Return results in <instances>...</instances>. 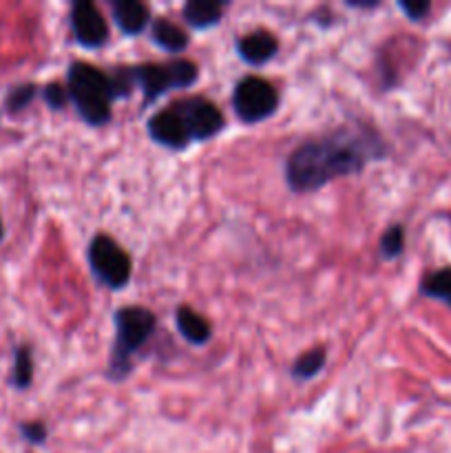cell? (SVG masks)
Segmentation results:
<instances>
[{
	"mask_svg": "<svg viewBox=\"0 0 451 453\" xmlns=\"http://www.w3.org/2000/svg\"><path fill=\"white\" fill-rule=\"evenodd\" d=\"M387 144L370 124H345L325 135L296 146L286 159V184L292 193L305 195L339 177L358 175L370 162L383 159Z\"/></svg>",
	"mask_w": 451,
	"mask_h": 453,
	"instance_id": "6da1fadb",
	"label": "cell"
},
{
	"mask_svg": "<svg viewBox=\"0 0 451 453\" xmlns=\"http://www.w3.org/2000/svg\"><path fill=\"white\" fill-rule=\"evenodd\" d=\"M135 91L131 66H119L104 73L88 62H71L66 69V93L75 111L88 127H104L113 118L115 100H124Z\"/></svg>",
	"mask_w": 451,
	"mask_h": 453,
	"instance_id": "7a4b0ae2",
	"label": "cell"
},
{
	"mask_svg": "<svg viewBox=\"0 0 451 453\" xmlns=\"http://www.w3.org/2000/svg\"><path fill=\"white\" fill-rule=\"evenodd\" d=\"M115 343L111 349L109 376L111 380H124L133 372V357L149 343L157 327V319L149 308L141 305H126V308L115 310Z\"/></svg>",
	"mask_w": 451,
	"mask_h": 453,
	"instance_id": "3957f363",
	"label": "cell"
},
{
	"mask_svg": "<svg viewBox=\"0 0 451 453\" xmlns=\"http://www.w3.org/2000/svg\"><path fill=\"white\" fill-rule=\"evenodd\" d=\"M131 75L135 87L144 93V104L159 100L172 88H190L199 78V69L193 60L177 58L171 62H146V65L131 66Z\"/></svg>",
	"mask_w": 451,
	"mask_h": 453,
	"instance_id": "277c9868",
	"label": "cell"
},
{
	"mask_svg": "<svg viewBox=\"0 0 451 453\" xmlns=\"http://www.w3.org/2000/svg\"><path fill=\"white\" fill-rule=\"evenodd\" d=\"M87 259L93 277L109 290H122L131 281V257L109 234L100 233L91 239L87 248Z\"/></svg>",
	"mask_w": 451,
	"mask_h": 453,
	"instance_id": "5b68a950",
	"label": "cell"
},
{
	"mask_svg": "<svg viewBox=\"0 0 451 453\" xmlns=\"http://www.w3.org/2000/svg\"><path fill=\"white\" fill-rule=\"evenodd\" d=\"M234 115L243 124H259L272 118L279 109V93L268 80L246 75L234 84L233 91Z\"/></svg>",
	"mask_w": 451,
	"mask_h": 453,
	"instance_id": "8992f818",
	"label": "cell"
},
{
	"mask_svg": "<svg viewBox=\"0 0 451 453\" xmlns=\"http://www.w3.org/2000/svg\"><path fill=\"white\" fill-rule=\"evenodd\" d=\"M172 109L180 115L190 144L193 142H206L219 135L226 128V118L219 106L203 97H186V100L172 102Z\"/></svg>",
	"mask_w": 451,
	"mask_h": 453,
	"instance_id": "52a82bcc",
	"label": "cell"
},
{
	"mask_svg": "<svg viewBox=\"0 0 451 453\" xmlns=\"http://www.w3.org/2000/svg\"><path fill=\"white\" fill-rule=\"evenodd\" d=\"M69 25L75 42L84 49H100L109 40V25L91 0H75L71 4Z\"/></svg>",
	"mask_w": 451,
	"mask_h": 453,
	"instance_id": "ba28073f",
	"label": "cell"
},
{
	"mask_svg": "<svg viewBox=\"0 0 451 453\" xmlns=\"http://www.w3.org/2000/svg\"><path fill=\"white\" fill-rule=\"evenodd\" d=\"M146 131H149L150 140L155 144L164 146L168 150H184L190 146L188 133H186L184 124H181L180 115L172 109V104H168L166 109L150 115L149 124H146Z\"/></svg>",
	"mask_w": 451,
	"mask_h": 453,
	"instance_id": "9c48e42d",
	"label": "cell"
},
{
	"mask_svg": "<svg viewBox=\"0 0 451 453\" xmlns=\"http://www.w3.org/2000/svg\"><path fill=\"white\" fill-rule=\"evenodd\" d=\"M234 49H237V56L241 58L246 65L261 66L277 56L279 40L277 35H272L270 31L256 29L246 35H239L237 42H234Z\"/></svg>",
	"mask_w": 451,
	"mask_h": 453,
	"instance_id": "30bf717a",
	"label": "cell"
},
{
	"mask_svg": "<svg viewBox=\"0 0 451 453\" xmlns=\"http://www.w3.org/2000/svg\"><path fill=\"white\" fill-rule=\"evenodd\" d=\"M111 9H113L115 25L124 35H140L150 22L149 7L140 0H113Z\"/></svg>",
	"mask_w": 451,
	"mask_h": 453,
	"instance_id": "8fae6325",
	"label": "cell"
},
{
	"mask_svg": "<svg viewBox=\"0 0 451 453\" xmlns=\"http://www.w3.org/2000/svg\"><path fill=\"white\" fill-rule=\"evenodd\" d=\"M175 326L177 332L188 341L190 345H206L212 339V326L202 317L199 312H195L190 305H180L175 310Z\"/></svg>",
	"mask_w": 451,
	"mask_h": 453,
	"instance_id": "7c38bea8",
	"label": "cell"
},
{
	"mask_svg": "<svg viewBox=\"0 0 451 453\" xmlns=\"http://www.w3.org/2000/svg\"><path fill=\"white\" fill-rule=\"evenodd\" d=\"M181 16L193 29H210L217 27L224 18V3L217 0H188L181 9Z\"/></svg>",
	"mask_w": 451,
	"mask_h": 453,
	"instance_id": "4fadbf2b",
	"label": "cell"
},
{
	"mask_svg": "<svg viewBox=\"0 0 451 453\" xmlns=\"http://www.w3.org/2000/svg\"><path fill=\"white\" fill-rule=\"evenodd\" d=\"M150 38L159 49L168 53H181L188 47V34L168 18H155L150 25Z\"/></svg>",
	"mask_w": 451,
	"mask_h": 453,
	"instance_id": "5bb4252c",
	"label": "cell"
},
{
	"mask_svg": "<svg viewBox=\"0 0 451 453\" xmlns=\"http://www.w3.org/2000/svg\"><path fill=\"white\" fill-rule=\"evenodd\" d=\"M325 363H327V349L323 348V345H318V348H312V349H308L305 354H301V357L292 363L290 374L294 380L305 383V380H310V379H314L317 374H321V370L325 367Z\"/></svg>",
	"mask_w": 451,
	"mask_h": 453,
	"instance_id": "9a60e30c",
	"label": "cell"
},
{
	"mask_svg": "<svg viewBox=\"0 0 451 453\" xmlns=\"http://www.w3.org/2000/svg\"><path fill=\"white\" fill-rule=\"evenodd\" d=\"M31 383H34V349L27 343H20L13 349L11 385L25 392V389L31 388Z\"/></svg>",
	"mask_w": 451,
	"mask_h": 453,
	"instance_id": "2e32d148",
	"label": "cell"
},
{
	"mask_svg": "<svg viewBox=\"0 0 451 453\" xmlns=\"http://www.w3.org/2000/svg\"><path fill=\"white\" fill-rule=\"evenodd\" d=\"M420 292L427 299L442 301L451 308V268H440L424 274L423 281H420Z\"/></svg>",
	"mask_w": 451,
	"mask_h": 453,
	"instance_id": "e0dca14e",
	"label": "cell"
},
{
	"mask_svg": "<svg viewBox=\"0 0 451 453\" xmlns=\"http://www.w3.org/2000/svg\"><path fill=\"white\" fill-rule=\"evenodd\" d=\"M378 250L385 261L398 259V257L402 255V250H405V228H402L401 224L389 226V228L380 234Z\"/></svg>",
	"mask_w": 451,
	"mask_h": 453,
	"instance_id": "ac0fdd59",
	"label": "cell"
},
{
	"mask_svg": "<svg viewBox=\"0 0 451 453\" xmlns=\"http://www.w3.org/2000/svg\"><path fill=\"white\" fill-rule=\"evenodd\" d=\"M35 96H38V84H16L4 96V111H9V113H20V111H25L35 100Z\"/></svg>",
	"mask_w": 451,
	"mask_h": 453,
	"instance_id": "d6986e66",
	"label": "cell"
},
{
	"mask_svg": "<svg viewBox=\"0 0 451 453\" xmlns=\"http://www.w3.org/2000/svg\"><path fill=\"white\" fill-rule=\"evenodd\" d=\"M42 100L51 111H62L66 100H69V93H66V88L62 84L51 82L42 88Z\"/></svg>",
	"mask_w": 451,
	"mask_h": 453,
	"instance_id": "ffe728a7",
	"label": "cell"
},
{
	"mask_svg": "<svg viewBox=\"0 0 451 453\" xmlns=\"http://www.w3.org/2000/svg\"><path fill=\"white\" fill-rule=\"evenodd\" d=\"M20 436L25 438L29 445H42L47 441L49 432H47V425L40 423V420H34V423H22L20 425Z\"/></svg>",
	"mask_w": 451,
	"mask_h": 453,
	"instance_id": "44dd1931",
	"label": "cell"
},
{
	"mask_svg": "<svg viewBox=\"0 0 451 453\" xmlns=\"http://www.w3.org/2000/svg\"><path fill=\"white\" fill-rule=\"evenodd\" d=\"M398 7L407 13L409 20H423L432 12V3H427V0H401Z\"/></svg>",
	"mask_w": 451,
	"mask_h": 453,
	"instance_id": "7402d4cb",
	"label": "cell"
},
{
	"mask_svg": "<svg viewBox=\"0 0 451 453\" xmlns=\"http://www.w3.org/2000/svg\"><path fill=\"white\" fill-rule=\"evenodd\" d=\"M348 7H352V9H374V7H378V3H356V0H348Z\"/></svg>",
	"mask_w": 451,
	"mask_h": 453,
	"instance_id": "603a6c76",
	"label": "cell"
},
{
	"mask_svg": "<svg viewBox=\"0 0 451 453\" xmlns=\"http://www.w3.org/2000/svg\"><path fill=\"white\" fill-rule=\"evenodd\" d=\"M4 239V224H3V217H0V243H3Z\"/></svg>",
	"mask_w": 451,
	"mask_h": 453,
	"instance_id": "cb8c5ba5",
	"label": "cell"
}]
</instances>
